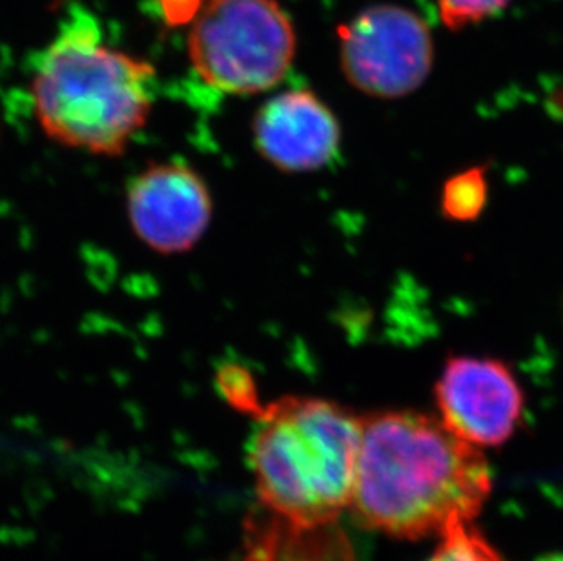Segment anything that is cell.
I'll return each mask as SVG.
<instances>
[{
	"label": "cell",
	"instance_id": "cell-10",
	"mask_svg": "<svg viewBox=\"0 0 563 561\" xmlns=\"http://www.w3.org/2000/svg\"><path fill=\"white\" fill-rule=\"evenodd\" d=\"M489 186L484 168H471L446 180L441 194V210L452 221H474L484 212Z\"/></svg>",
	"mask_w": 563,
	"mask_h": 561
},
{
	"label": "cell",
	"instance_id": "cell-3",
	"mask_svg": "<svg viewBox=\"0 0 563 561\" xmlns=\"http://www.w3.org/2000/svg\"><path fill=\"white\" fill-rule=\"evenodd\" d=\"M257 416L251 465L263 507L298 524L338 521L351 505L362 418L313 397H283Z\"/></svg>",
	"mask_w": 563,
	"mask_h": 561
},
{
	"label": "cell",
	"instance_id": "cell-13",
	"mask_svg": "<svg viewBox=\"0 0 563 561\" xmlns=\"http://www.w3.org/2000/svg\"><path fill=\"white\" fill-rule=\"evenodd\" d=\"M219 388L224 396L229 397V402L241 410H255L260 413L261 407L257 405V394H255L254 382L249 376V372L240 366H227L219 372Z\"/></svg>",
	"mask_w": 563,
	"mask_h": 561
},
{
	"label": "cell",
	"instance_id": "cell-14",
	"mask_svg": "<svg viewBox=\"0 0 563 561\" xmlns=\"http://www.w3.org/2000/svg\"><path fill=\"white\" fill-rule=\"evenodd\" d=\"M538 561H563V552H556V554H548V557L540 558Z\"/></svg>",
	"mask_w": 563,
	"mask_h": 561
},
{
	"label": "cell",
	"instance_id": "cell-11",
	"mask_svg": "<svg viewBox=\"0 0 563 561\" xmlns=\"http://www.w3.org/2000/svg\"><path fill=\"white\" fill-rule=\"evenodd\" d=\"M440 538V546L427 561H504L473 521L449 525Z\"/></svg>",
	"mask_w": 563,
	"mask_h": 561
},
{
	"label": "cell",
	"instance_id": "cell-7",
	"mask_svg": "<svg viewBox=\"0 0 563 561\" xmlns=\"http://www.w3.org/2000/svg\"><path fill=\"white\" fill-rule=\"evenodd\" d=\"M133 232L161 254L187 252L212 221V197L196 169L183 163L152 165L128 186Z\"/></svg>",
	"mask_w": 563,
	"mask_h": 561
},
{
	"label": "cell",
	"instance_id": "cell-4",
	"mask_svg": "<svg viewBox=\"0 0 563 561\" xmlns=\"http://www.w3.org/2000/svg\"><path fill=\"white\" fill-rule=\"evenodd\" d=\"M188 55L213 90L252 96L285 79L296 32L276 0H208L194 13Z\"/></svg>",
	"mask_w": 563,
	"mask_h": 561
},
{
	"label": "cell",
	"instance_id": "cell-12",
	"mask_svg": "<svg viewBox=\"0 0 563 561\" xmlns=\"http://www.w3.org/2000/svg\"><path fill=\"white\" fill-rule=\"evenodd\" d=\"M512 0H438L441 21L457 30L500 13Z\"/></svg>",
	"mask_w": 563,
	"mask_h": 561
},
{
	"label": "cell",
	"instance_id": "cell-8",
	"mask_svg": "<svg viewBox=\"0 0 563 561\" xmlns=\"http://www.w3.org/2000/svg\"><path fill=\"white\" fill-rule=\"evenodd\" d=\"M255 146L285 172H313L334 161L341 130L334 113L309 90L277 94L254 121Z\"/></svg>",
	"mask_w": 563,
	"mask_h": 561
},
{
	"label": "cell",
	"instance_id": "cell-1",
	"mask_svg": "<svg viewBox=\"0 0 563 561\" xmlns=\"http://www.w3.org/2000/svg\"><path fill=\"white\" fill-rule=\"evenodd\" d=\"M490 488L484 454L441 419L412 410L363 416L349 507L368 529L404 540L440 536L474 521Z\"/></svg>",
	"mask_w": 563,
	"mask_h": 561
},
{
	"label": "cell",
	"instance_id": "cell-9",
	"mask_svg": "<svg viewBox=\"0 0 563 561\" xmlns=\"http://www.w3.org/2000/svg\"><path fill=\"white\" fill-rule=\"evenodd\" d=\"M245 561H360L338 521L298 524L263 507L245 527Z\"/></svg>",
	"mask_w": 563,
	"mask_h": 561
},
{
	"label": "cell",
	"instance_id": "cell-5",
	"mask_svg": "<svg viewBox=\"0 0 563 561\" xmlns=\"http://www.w3.org/2000/svg\"><path fill=\"white\" fill-rule=\"evenodd\" d=\"M341 66L354 88L398 99L418 90L431 74L434 44L426 22L393 4L367 8L340 28Z\"/></svg>",
	"mask_w": 563,
	"mask_h": 561
},
{
	"label": "cell",
	"instance_id": "cell-6",
	"mask_svg": "<svg viewBox=\"0 0 563 561\" xmlns=\"http://www.w3.org/2000/svg\"><path fill=\"white\" fill-rule=\"evenodd\" d=\"M441 421L474 447L509 440L520 425L523 394L512 372L487 358H452L437 383Z\"/></svg>",
	"mask_w": 563,
	"mask_h": 561
},
{
	"label": "cell",
	"instance_id": "cell-2",
	"mask_svg": "<svg viewBox=\"0 0 563 561\" xmlns=\"http://www.w3.org/2000/svg\"><path fill=\"white\" fill-rule=\"evenodd\" d=\"M155 69L102 41L77 10L44 50L33 75V108L44 132L69 148L123 154L154 105Z\"/></svg>",
	"mask_w": 563,
	"mask_h": 561
}]
</instances>
